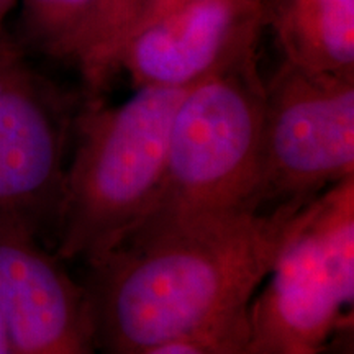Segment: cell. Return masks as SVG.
I'll return each mask as SVG.
<instances>
[{
    "label": "cell",
    "instance_id": "obj_10",
    "mask_svg": "<svg viewBox=\"0 0 354 354\" xmlns=\"http://www.w3.org/2000/svg\"><path fill=\"white\" fill-rule=\"evenodd\" d=\"M143 0H95L71 63L81 71L92 100L120 71V56Z\"/></svg>",
    "mask_w": 354,
    "mask_h": 354
},
{
    "label": "cell",
    "instance_id": "obj_13",
    "mask_svg": "<svg viewBox=\"0 0 354 354\" xmlns=\"http://www.w3.org/2000/svg\"><path fill=\"white\" fill-rule=\"evenodd\" d=\"M190 2H194V0H143L138 13H136L135 20H133L128 41H130L136 33H140L141 30L154 25L156 21L162 20L165 17L169 15V13L177 10V8L187 6Z\"/></svg>",
    "mask_w": 354,
    "mask_h": 354
},
{
    "label": "cell",
    "instance_id": "obj_11",
    "mask_svg": "<svg viewBox=\"0 0 354 354\" xmlns=\"http://www.w3.org/2000/svg\"><path fill=\"white\" fill-rule=\"evenodd\" d=\"M95 0H21L28 41L57 59L71 61Z\"/></svg>",
    "mask_w": 354,
    "mask_h": 354
},
{
    "label": "cell",
    "instance_id": "obj_4",
    "mask_svg": "<svg viewBox=\"0 0 354 354\" xmlns=\"http://www.w3.org/2000/svg\"><path fill=\"white\" fill-rule=\"evenodd\" d=\"M354 177L322 190L248 305L251 354H320L351 315Z\"/></svg>",
    "mask_w": 354,
    "mask_h": 354
},
{
    "label": "cell",
    "instance_id": "obj_15",
    "mask_svg": "<svg viewBox=\"0 0 354 354\" xmlns=\"http://www.w3.org/2000/svg\"><path fill=\"white\" fill-rule=\"evenodd\" d=\"M0 354H17L12 346L10 338H8L6 326H3L2 318H0Z\"/></svg>",
    "mask_w": 354,
    "mask_h": 354
},
{
    "label": "cell",
    "instance_id": "obj_6",
    "mask_svg": "<svg viewBox=\"0 0 354 354\" xmlns=\"http://www.w3.org/2000/svg\"><path fill=\"white\" fill-rule=\"evenodd\" d=\"M64 125L46 84L0 35V220L38 230L55 218L63 192Z\"/></svg>",
    "mask_w": 354,
    "mask_h": 354
},
{
    "label": "cell",
    "instance_id": "obj_2",
    "mask_svg": "<svg viewBox=\"0 0 354 354\" xmlns=\"http://www.w3.org/2000/svg\"><path fill=\"white\" fill-rule=\"evenodd\" d=\"M185 91L140 87L117 107L92 100L81 115L56 214L59 258L99 264L148 215Z\"/></svg>",
    "mask_w": 354,
    "mask_h": 354
},
{
    "label": "cell",
    "instance_id": "obj_7",
    "mask_svg": "<svg viewBox=\"0 0 354 354\" xmlns=\"http://www.w3.org/2000/svg\"><path fill=\"white\" fill-rule=\"evenodd\" d=\"M38 230L0 220V318L17 354H97L86 290L38 240Z\"/></svg>",
    "mask_w": 354,
    "mask_h": 354
},
{
    "label": "cell",
    "instance_id": "obj_9",
    "mask_svg": "<svg viewBox=\"0 0 354 354\" xmlns=\"http://www.w3.org/2000/svg\"><path fill=\"white\" fill-rule=\"evenodd\" d=\"M274 28L286 61L354 77V0H277Z\"/></svg>",
    "mask_w": 354,
    "mask_h": 354
},
{
    "label": "cell",
    "instance_id": "obj_3",
    "mask_svg": "<svg viewBox=\"0 0 354 354\" xmlns=\"http://www.w3.org/2000/svg\"><path fill=\"white\" fill-rule=\"evenodd\" d=\"M264 84L256 55L194 84L177 105L146 218L259 210Z\"/></svg>",
    "mask_w": 354,
    "mask_h": 354
},
{
    "label": "cell",
    "instance_id": "obj_8",
    "mask_svg": "<svg viewBox=\"0 0 354 354\" xmlns=\"http://www.w3.org/2000/svg\"><path fill=\"white\" fill-rule=\"evenodd\" d=\"M268 0H194L136 33L120 69L136 87L189 88L256 55Z\"/></svg>",
    "mask_w": 354,
    "mask_h": 354
},
{
    "label": "cell",
    "instance_id": "obj_14",
    "mask_svg": "<svg viewBox=\"0 0 354 354\" xmlns=\"http://www.w3.org/2000/svg\"><path fill=\"white\" fill-rule=\"evenodd\" d=\"M19 0H0V35H6V20Z\"/></svg>",
    "mask_w": 354,
    "mask_h": 354
},
{
    "label": "cell",
    "instance_id": "obj_12",
    "mask_svg": "<svg viewBox=\"0 0 354 354\" xmlns=\"http://www.w3.org/2000/svg\"><path fill=\"white\" fill-rule=\"evenodd\" d=\"M138 354H251L248 346V317L232 328L198 338L176 339Z\"/></svg>",
    "mask_w": 354,
    "mask_h": 354
},
{
    "label": "cell",
    "instance_id": "obj_1",
    "mask_svg": "<svg viewBox=\"0 0 354 354\" xmlns=\"http://www.w3.org/2000/svg\"><path fill=\"white\" fill-rule=\"evenodd\" d=\"M312 197L286 201L268 214L141 221L91 266L86 294L97 346L100 342L109 354H138L246 320L248 305Z\"/></svg>",
    "mask_w": 354,
    "mask_h": 354
},
{
    "label": "cell",
    "instance_id": "obj_5",
    "mask_svg": "<svg viewBox=\"0 0 354 354\" xmlns=\"http://www.w3.org/2000/svg\"><path fill=\"white\" fill-rule=\"evenodd\" d=\"M354 177V77L284 61L264 84L261 205Z\"/></svg>",
    "mask_w": 354,
    "mask_h": 354
}]
</instances>
